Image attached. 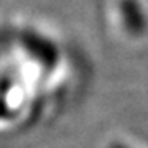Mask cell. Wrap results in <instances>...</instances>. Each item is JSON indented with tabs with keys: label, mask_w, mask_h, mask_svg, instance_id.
Listing matches in <instances>:
<instances>
[{
	"label": "cell",
	"mask_w": 148,
	"mask_h": 148,
	"mask_svg": "<svg viewBox=\"0 0 148 148\" xmlns=\"http://www.w3.org/2000/svg\"><path fill=\"white\" fill-rule=\"evenodd\" d=\"M120 13H122L123 25L133 33H140L145 28V25H147L143 10L137 0H122Z\"/></svg>",
	"instance_id": "1"
}]
</instances>
